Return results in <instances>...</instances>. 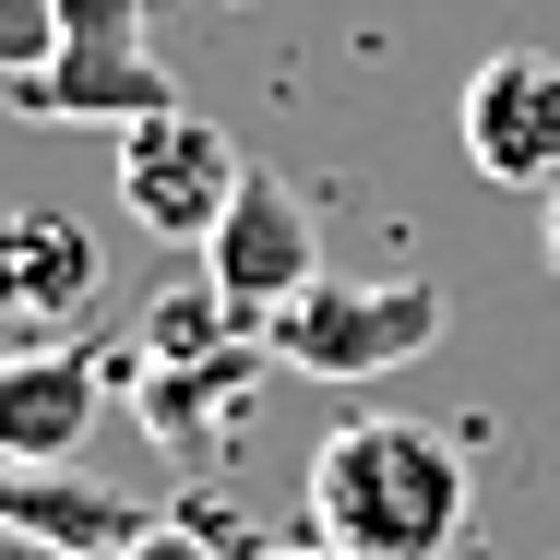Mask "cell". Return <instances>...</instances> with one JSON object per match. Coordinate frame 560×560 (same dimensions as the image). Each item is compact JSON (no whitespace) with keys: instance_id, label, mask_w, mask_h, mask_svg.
Here are the masks:
<instances>
[{"instance_id":"8","label":"cell","mask_w":560,"mask_h":560,"mask_svg":"<svg viewBox=\"0 0 560 560\" xmlns=\"http://www.w3.org/2000/svg\"><path fill=\"white\" fill-rule=\"evenodd\" d=\"M203 275H215L226 311L262 335V323H275L311 275H323V238H311V215H299V191L250 167V179H238V203H226V226L203 238Z\"/></svg>"},{"instance_id":"1","label":"cell","mask_w":560,"mask_h":560,"mask_svg":"<svg viewBox=\"0 0 560 560\" xmlns=\"http://www.w3.org/2000/svg\"><path fill=\"white\" fill-rule=\"evenodd\" d=\"M311 537L346 560H465V525H477V477H465V442L430 430V418H346L311 442Z\"/></svg>"},{"instance_id":"9","label":"cell","mask_w":560,"mask_h":560,"mask_svg":"<svg viewBox=\"0 0 560 560\" xmlns=\"http://www.w3.org/2000/svg\"><path fill=\"white\" fill-rule=\"evenodd\" d=\"M24 119H108V131H131V119H167V108H191L167 72H155V48L143 36H60V60L48 72H24V84H0Z\"/></svg>"},{"instance_id":"14","label":"cell","mask_w":560,"mask_h":560,"mask_svg":"<svg viewBox=\"0 0 560 560\" xmlns=\"http://www.w3.org/2000/svg\"><path fill=\"white\" fill-rule=\"evenodd\" d=\"M549 262H560V191H549Z\"/></svg>"},{"instance_id":"10","label":"cell","mask_w":560,"mask_h":560,"mask_svg":"<svg viewBox=\"0 0 560 560\" xmlns=\"http://www.w3.org/2000/svg\"><path fill=\"white\" fill-rule=\"evenodd\" d=\"M0 537L60 560H119L131 537H155V501H131L84 465H0Z\"/></svg>"},{"instance_id":"7","label":"cell","mask_w":560,"mask_h":560,"mask_svg":"<svg viewBox=\"0 0 560 560\" xmlns=\"http://www.w3.org/2000/svg\"><path fill=\"white\" fill-rule=\"evenodd\" d=\"M108 299V250L96 226L60 203H0V335H72Z\"/></svg>"},{"instance_id":"12","label":"cell","mask_w":560,"mask_h":560,"mask_svg":"<svg viewBox=\"0 0 560 560\" xmlns=\"http://www.w3.org/2000/svg\"><path fill=\"white\" fill-rule=\"evenodd\" d=\"M60 60V0H0V84Z\"/></svg>"},{"instance_id":"13","label":"cell","mask_w":560,"mask_h":560,"mask_svg":"<svg viewBox=\"0 0 560 560\" xmlns=\"http://www.w3.org/2000/svg\"><path fill=\"white\" fill-rule=\"evenodd\" d=\"M238 560H346V549H323V537H311V549H275V537H262V549H238Z\"/></svg>"},{"instance_id":"2","label":"cell","mask_w":560,"mask_h":560,"mask_svg":"<svg viewBox=\"0 0 560 560\" xmlns=\"http://www.w3.org/2000/svg\"><path fill=\"white\" fill-rule=\"evenodd\" d=\"M453 323V299L430 275H311L262 346H275V370H299V382H382V370H406V358H430Z\"/></svg>"},{"instance_id":"11","label":"cell","mask_w":560,"mask_h":560,"mask_svg":"<svg viewBox=\"0 0 560 560\" xmlns=\"http://www.w3.org/2000/svg\"><path fill=\"white\" fill-rule=\"evenodd\" d=\"M238 549H262L238 513H155V537H131L119 560H238Z\"/></svg>"},{"instance_id":"5","label":"cell","mask_w":560,"mask_h":560,"mask_svg":"<svg viewBox=\"0 0 560 560\" xmlns=\"http://www.w3.org/2000/svg\"><path fill=\"white\" fill-rule=\"evenodd\" d=\"M465 167L501 179V191H560V60L549 48H489L465 72Z\"/></svg>"},{"instance_id":"4","label":"cell","mask_w":560,"mask_h":560,"mask_svg":"<svg viewBox=\"0 0 560 560\" xmlns=\"http://www.w3.org/2000/svg\"><path fill=\"white\" fill-rule=\"evenodd\" d=\"M238 179H250V155L203 108H167V119H131L119 131V203H131V226H155L167 250H203L226 226V203H238Z\"/></svg>"},{"instance_id":"3","label":"cell","mask_w":560,"mask_h":560,"mask_svg":"<svg viewBox=\"0 0 560 560\" xmlns=\"http://www.w3.org/2000/svg\"><path fill=\"white\" fill-rule=\"evenodd\" d=\"M275 382V346L262 335H226V346H119V406L155 430L167 453H226L250 430Z\"/></svg>"},{"instance_id":"6","label":"cell","mask_w":560,"mask_h":560,"mask_svg":"<svg viewBox=\"0 0 560 560\" xmlns=\"http://www.w3.org/2000/svg\"><path fill=\"white\" fill-rule=\"evenodd\" d=\"M119 394V346L36 335L0 358V465H72L96 442V406Z\"/></svg>"}]
</instances>
